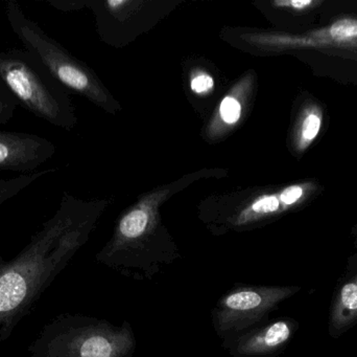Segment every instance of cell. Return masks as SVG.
<instances>
[{"mask_svg":"<svg viewBox=\"0 0 357 357\" xmlns=\"http://www.w3.org/2000/svg\"><path fill=\"white\" fill-rule=\"evenodd\" d=\"M357 323V260L348 266L335 291L329 316V333L337 339Z\"/></svg>","mask_w":357,"mask_h":357,"instance_id":"cell-6","label":"cell"},{"mask_svg":"<svg viewBox=\"0 0 357 357\" xmlns=\"http://www.w3.org/2000/svg\"><path fill=\"white\" fill-rule=\"evenodd\" d=\"M17 105L18 102L0 75V126L4 125L14 117Z\"/></svg>","mask_w":357,"mask_h":357,"instance_id":"cell-11","label":"cell"},{"mask_svg":"<svg viewBox=\"0 0 357 357\" xmlns=\"http://www.w3.org/2000/svg\"><path fill=\"white\" fill-rule=\"evenodd\" d=\"M132 348L128 330L85 316L62 314L46 324L29 347L31 357H123Z\"/></svg>","mask_w":357,"mask_h":357,"instance_id":"cell-3","label":"cell"},{"mask_svg":"<svg viewBox=\"0 0 357 357\" xmlns=\"http://www.w3.org/2000/svg\"><path fill=\"white\" fill-rule=\"evenodd\" d=\"M150 215L144 209L130 212L119 224V233L126 240H137L148 228Z\"/></svg>","mask_w":357,"mask_h":357,"instance_id":"cell-9","label":"cell"},{"mask_svg":"<svg viewBox=\"0 0 357 357\" xmlns=\"http://www.w3.org/2000/svg\"><path fill=\"white\" fill-rule=\"evenodd\" d=\"M66 207L31 237L10 261L0 256V342L6 341L81 245Z\"/></svg>","mask_w":357,"mask_h":357,"instance_id":"cell-1","label":"cell"},{"mask_svg":"<svg viewBox=\"0 0 357 357\" xmlns=\"http://www.w3.org/2000/svg\"><path fill=\"white\" fill-rule=\"evenodd\" d=\"M54 171V169H47L35 172V173L22 174L10 180H0V205L18 195L21 191L31 186L38 178L43 177L46 174Z\"/></svg>","mask_w":357,"mask_h":357,"instance_id":"cell-10","label":"cell"},{"mask_svg":"<svg viewBox=\"0 0 357 357\" xmlns=\"http://www.w3.org/2000/svg\"><path fill=\"white\" fill-rule=\"evenodd\" d=\"M299 291V287H251L231 291L218 304V329L236 333L249 328Z\"/></svg>","mask_w":357,"mask_h":357,"instance_id":"cell-4","label":"cell"},{"mask_svg":"<svg viewBox=\"0 0 357 357\" xmlns=\"http://www.w3.org/2000/svg\"><path fill=\"white\" fill-rule=\"evenodd\" d=\"M220 115L222 119L227 124H234L238 121L241 117V104L233 98H225L222 100L220 107Z\"/></svg>","mask_w":357,"mask_h":357,"instance_id":"cell-13","label":"cell"},{"mask_svg":"<svg viewBox=\"0 0 357 357\" xmlns=\"http://www.w3.org/2000/svg\"><path fill=\"white\" fill-rule=\"evenodd\" d=\"M357 50V44L356 45L351 46V48H348V50Z\"/></svg>","mask_w":357,"mask_h":357,"instance_id":"cell-16","label":"cell"},{"mask_svg":"<svg viewBox=\"0 0 357 357\" xmlns=\"http://www.w3.org/2000/svg\"><path fill=\"white\" fill-rule=\"evenodd\" d=\"M0 75L16 99L36 117L60 127H70L73 115L62 85L29 50L0 52Z\"/></svg>","mask_w":357,"mask_h":357,"instance_id":"cell-2","label":"cell"},{"mask_svg":"<svg viewBox=\"0 0 357 357\" xmlns=\"http://www.w3.org/2000/svg\"><path fill=\"white\" fill-rule=\"evenodd\" d=\"M295 321L280 320L243 337L236 346V354L245 357H266L282 349L295 333Z\"/></svg>","mask_w":357,"mask_h":357,"instance_id":"cell-7","label":"cell"},{"mask_svg":"<svg viewBox=\"0 0 357 357\" xmlns=\"http://www.w3.org/2000/svg\"><path fill=\"white\" fill-rule=\"evenodd\" d=\"M275 4L280 8H291L295 12H306V10L318 8L323 4V1L321 0H291V1H276Z\"/></svg>","mask_w":357,"mask_h":357,"instance_id":"cell-14","label":"cell"},{"mask_svg":"<svg viewBox=\"0 0 357 357\" xmlns=\"http://www.w3.org/2000/svg\"><path fill=\"white\" fill-rule=\"evenodd\" d=\"M289 209V207L283 203L281 199V193L279 195H266L256 201L252 205L251 211L257 215H271V214L277 213V212L283 211Z\"/></svg>","mask_w":357,"mask_h":357,"instance_id":"cell-12","label":"cell"},{"mask_svg":"<svg viewBox=\"0 0 357 357\" xmlns=\"http://www.w3.org/2000/svg\"><path fill=\"white\" fill-rule=\"evenodd\" d=\"M213 88V79L208 75H199L191 82V89L197 94H204Z\"/></svg>","mask_w":357,"mask_h":357,"instance_id":"cell-15","label":"cell"},{"mask_svg":"<svg viewBox=\"0 0 357 357\" xmlns=\"http://www.w3.org/2000/svg\"><path fill=\"white\" fill-rule=\"evenodd\" d=\"M54 146L43 136L0 131V171L31 174L54 155Z\"/></svg>","mask_w":357,"mask_h":357,"instance_id":"cell-5","label":"cell"},{"mask_svg":"<svg viewBox=\"0 0 357 357\" xmlns=\"http://www.w3.org/2000/svg\"><path fill=\"white\" fill-rule=\"evenodd\" d=\"M324 124V111L319 103H307L302 109L295 132L296 148L299 152L307 150L318 138Z\"/></svg>","mask_w":357,"mask_h":357,"instance_id":"cell-8","label":"cell"}]
</instances>
